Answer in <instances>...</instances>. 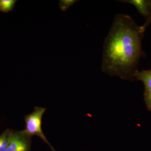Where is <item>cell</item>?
Wrapping results in <instances>:
<instances>
[{
    "label": "cell",
    "mask_w": 151,
    "mask_h": 151,
    "mask_svg": "<svg viewBox=\"0 0 151 151\" xmlns=\"http://www.w3.org/2000/svg\"><path fill=\"white\" fill-rule=\"evenodd\" d=\"M145 30L127 15H116L104 42L102 70L111 76L132 79L142 55Z\"/></svg>",
    "instance_id": "1"
},
{
    "label": "cell",
    "mask_w": 151,
    "mask_h": 151,
    "mask_svg": "<svg viewBox=\"0 0 151 151\" xmlns=\"http://www.w3.org/2000/svg\"><path fill=\"white\" fill-rule=\"evenodd\" d=\"M46 110V108H45L35 107L32 113L25 116L26 128L22 131L25 134L29 136L36 135L44 142L48 145L52 151H56L47 140L42 129V119Z\"/></svg>",
    "instance_id": "2"
},
{
    "label": "cell",
    "mask_w": 151,
    "mask_h": 151,
    "mask_svg": "<svg viewBox=\"0 0 151 151\" xmlns=\"http://www.w3.org/2000/svg\"><path fill=\"white\" fill-rule=\"evenodd\" d=\"M32 137L22 131L12 130L9 142L6 151H30Z\"/></svg>",
    "instance_id": "3"
},
{
    "label": "cell",
    "mask_w": 151,
    "mask_h": 151,
    "mask_svg": "<svg viewBox=\"0 0 151 151\" xmlns=\"http://www.w3.org/2000/svg\"><path fill=\"white\" fill-rule=\"evenodd\" d=\"M122 2L129 3L136 7L138 12L144 16H148L150 14L151 2L148 0H125L119 1Z\"/></svg>",
    "instance_id": "4"
},
{
    "label": "cell",
    "mask_w": 151,
    "mask_h": 151,
    "mask_svg": "<svg viewBox=\"0 0 151 151\" xmlns=\"http://www.w3.org/2000/svg\"><path fill=\"white\" fill-rule=\"evenodd\" d=\"M134 77L144 83L145 89H151V69L141 71L137 70Z\"/></svg>",
    "instance_id": "5"
},
{
    "label": "cell",
    "mask_w": 151,
    "mask_h": 151,
    "mask_svg": "<svg viewBox=\"0 0 151 151\" xmlns=\"http://www.w3.org/2000/svg\"><path fill=\"white\" fill-rule=\"evenodd\" d=\"M12 130L7 129L0 135V151H6L9 142Z\"/></svg>",
    "instance_id": "6"
},
{
    "label": "cell",
    "mask_w": 151,
    "mask_h": 151,
    "mask_svg": "<svg viewBox=\"0 0 151 151\" xmlns=\"http://www.w3.org/2000/svg\"><path fill=\"white\" fill-rule=\"evenodd\" d=\"M16 2L15 0H0V11L4 13L12 11Z\"/></svg>",
    "instance_id": "7"
},
{
    "label": "cell",
    "mask_w": 151,
    "mask_h": 151,
    "mask_svg": "<svg viewBox=\"0 0 151 151\" xmlns=\"http://www.w3.org/2000/svg\"><path fill=\"white\" fill-rule=\"evenodd\" d=\"M77 1L76 0H62L60 1L59 6L61 9L64 12Z\"/></svg>",
    "instance_id": "8"
},
{
    "label": "cell",
    "mask_w": 151,
    "mask_h": 151,
    "mask_svg": "<svg viewBox=\"0 0 151 151\" xmlns=\"http://www.w3.org/2000/svg\"><path fill=\"white\" fill-rule=\"evenodd\" d=\"M144 100L149 111H151V89H145Z\"/></svg>",
    "instance_id": "9"
},
{
    "label": "cell",
    "mask_w": 151,
    "mask_h": 151,
    "mask_svg": "<svg viewBox=\"0 0 151 151\" xmlns=\"http://www.w3.org/2000/svg\"><path fill=\"white\" fill-rule=\"evenodd\" d=\"M151 23V14H150V16H149L148 19L147 20V21L145 23V24L144 25H143L142 26V28L145 30V29L146 27L149 25V24H150Z\"/></svg>",
    "instance_id": "10"
}]
</instances>
